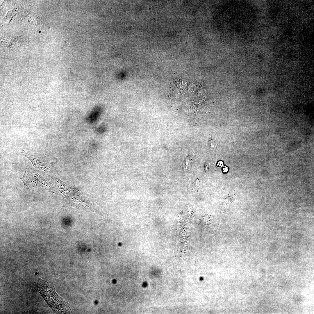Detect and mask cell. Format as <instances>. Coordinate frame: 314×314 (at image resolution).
I'll use <instances>...</instances> for the list:
<instances>
[{"instance_id":"6da1fadb","label":"cell","mask_w":314,"mask_h":314,"mask_svg":"<svg viewBox=\"0 0 314 314\" xmlns=\"http://www.w3.org/2000/svg\"><path fill=\"white\" fill-rule=\"evenodd\" d=\"M101 109L99 106H94L88 114L86 120L88 123L92 124L95 122L100 115Z\"/></svg>"},{"instance_id":"7a4b0ae2","label":"cell","mask_w":314,"mask_h":314,"mask_svg":"<svg viewBox=\"0 0 314 314\" xmlns=\"http://www.w3.org/2000/svg\"><path fill=\"white\" fill-rule=\"evenodd\" d=\"M190 159L189 156H188L185 159L183 163V167L184 169H186L189 166L190 164Z\"/></svg>"}]
</instances>
